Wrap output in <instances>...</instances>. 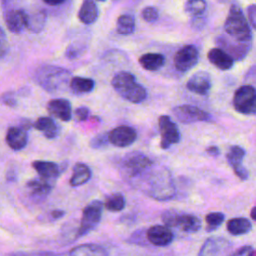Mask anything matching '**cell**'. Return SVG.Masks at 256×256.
<instances>
[{
	"mask_svg": "<svg viewBox=\"0 0 256 256\" xmlns=\"http://www.w3.org/2000/svg\"><path fill=\"white\" fill-rule=\"evenodd\" d=\"M124 178L145 195L158 200H170L175 195V185L169 170L155 164L145 154L133 151L121 160Z\"/></svg>",
	"mask_w": 256,
	"mask_h": 256,
	"instance_id": "obj_1",
	"label": "cell"
},
{
	"mask_svg": "<svg viewBox=\"0 0 256 256\" xmlns=\"http://www.w3.org/2000/svg\"><path fill=\"white\" fill-rule=\"evenodd\" d=\"M71 79L70 72L62 67L44 65L35 72L36 82L46 91L55 93L64 90Z\"/></svg>",
	"mask_w": 256,
	"mask_h": 256,
	"instance_id": "obj_2",
	"label": "cell"
},
{
	"mask_svg": "<svg viewBox=\"0 0 256 256\" xmlns=\"http://www.w3.org/2000/svg\"><path fill=\"white\" fill-rule=\"evenodd\" d=\"M114 90L125 100L141 103L147 97L146 89L136 81L135 76L127 71L117 73L111 81Z\"/></svg>",
	"mask_w": 256,
	"mask_h": 256,
	"instance_id": "obj_3",
	"label": "cell"
},
{
	"mask_svg": "<svg viewBox=\"0 0 256 256\" xmlns=\"http://www.w3.org/2000/svg\"><path fill=\"white\" fill-rule=\"evenodd\" d=\"M226 35L244 43L252 42V31L242 9L237 4H232L224 23Z\"/></svg>",
	"mask_w": 256,
	"mask_h": 256,
	"instance_id": "obj_4",
	"label": "cell"
},
{
	"mask_svg": "<svg viewBox=\"0 0 256 256\" xmlns=\"http://www.w3.org/2000/svg\"><path fill=\"white\" fill-rule=\"evenodd\" d=\"M102 210L103 203L99 200H94L84 207L81 222L76 232V238L89 233L98 225L102 217Z\"/></svg>",
	"mask_w": 256,
	"mask_h": 256,
	"instance_id": "obj_5",
	"label": "cell"
},
{
	"mask_svg": "<svg viewBox=\"0 0 256 256\" xmlns=\"http://www.w3.org/2000/svg\"><path fill=\"white\" fill-rule=\"evenodd\" d=\"M235 110L244 115H254L256 113V91L252 85L239 87L233 97Z\"/></svg>",
	"mask_w": 256,
	"mask_h": 256,
	"instance_id": "obj_6",
	"label": "cell"
},
{
	"mask_svg": "<svg viewBox=\"0 0 256 256\" xmlns=\"http://www.w3.org/2000/svg\"><path fill=\"white\" fill-rule=\"evenodd\" d=\"M232 243L223 237L208 238L202 245L198 256H231Z\"/></svg>",
	"mask_w": 256,
	"mask_h": 256,
	"instance_id": "obj_7",
	"label": "cell"
},
{
	"mask_svg": "<svg viewBox=\"0 0 256 256\" xmlns=\"http://www.w3.org/2000/svg\"><path fill=\"white\" fill-rule=\"evenodd\" d=\"M198 59V49L193 45H185L175 53L173 62L178 71L187 72L196 66Z\"/></svg>",
	"mask_w": 256,
	"mask_h": 256,
	"instance_id": "obj_8",
	"label": "cell"
},
{
	"mask_svg": "<svg viewBox=\"0 0 256 256\" xmlns=\"http://www.w3.org/2000/svg\"><path fill=\"white\" fill-rule=\"evenodd\" d=\"M216 43L218 44L219 48L224 50L233 60H241L243 59L251 48V43H244L236 41L230 38L228 35L219 36L216 39Z\"/></svg>",
	"mask_w": 256,
	"mask_h": 256,
	"instance_id": "obj_9",
	"label": "cell"
},
{
	"mask_svg": "<svg viewBox=\"0 0 256 256\" xmlns=\"http://www.w3.org/2000/svg\"><path fill=\"white\" fill-rule=\"evenodd\" d=\"M160 134H161V147L168 149L170 146L177 144L180 140V132L177 125L167 115H162L158 119Z\"/></svg>",
	"mask_w": 256,
	"mask_h": 256,
	"instance_id": "obj_10",
	"label": "cell"
},
{
	"mask_svg": "<svg viewBox=\"0 0 256 256\" xmlns=\"http://www.w3.org/2000/svg\"><path fill=\"white\" fill-rule=\"evenodd\" d=\"M172 111L178 121L185 124L208 121L210 119V115L206 111L192 105L176 106Z\"/></svg>",
	"mask_w": 256,
	"mask_h": 256,
	"instance_id": "obj_11",
	"label": "cell"
},
{
	"mask_svg": "<svg viewBox=\"0 0 256 256\" xmlns=\"http://www.w3.org/2000/svg\"><path fill=\"white\" fill-rule=\"evenodd\" d=\"M137 138V132L134 128L121 125L108 133V141L117 147H127L132 145Z\"/></svg>",
	"mask_w": 256,
	"mask_h": 256,
	"instance_id": "obj_12",
	"label": "cell"
},
{
	"mask_svg": "<svg viewBox=\"0 0 256 256\" xmlns=\"http://www.w3.org/2000/svg\"><path fill=\"white\" fill-rule=\"evenodd\" d=\"M246 152L244 148L238 145H233L229 148V151L227 153V161L234 170V173L238 178L241 180H246L249 177L248 170L243 166L242 162L244 159Z\"/></svg>",
	"mask_w": 256,
	"mask_h": 256,
	"instance_id": "obj_13",
	"label": "cell"
},
{
	"mask_svg": "<svg viewBox=\"0 0 256 256\" xmlns=\"http://www.w3.org/2000/svg\"><path fill=\"white\" fill-rule=\"evenodd\" d=\"M4 20L9 31L13 33L22 32L27 25V12L20 8L4 11Z\"/></svg>",
	"mask_w": 256,
	"mask_h": 256,
	"instance_id": "obj_14",
	"label": "cell"
},
{
	"mask_svg": "<svg viewBox=\"0 0 256 256\" xmlns=\"http://www.w3.org/2000/svg\"><path fill=\"white\" fill-rule=\"evenodd\" d=\"M189 91L199 94L207 95L211 88V78L206 71H197L194 73L186 83Z\"/></svg>",
	"mask_w": 256,
	"mask_h": 256,
	"instance_id": "obj_15",
	"label": "cell"
},
{
	"mask_svg": "<svg viewBox=\"0 0 256 256\" xmlns=\"http://www.w3.org/2000/svg\"><path fill=\"white\" fill-rule=\"evenodd\" d=\"M146 237L149 242L156 246H167L174 239V235L171 229L167 226L162 225H154L150 227L147 230Z\"/></svg>",
	"mask_w": 256,
	"mask_h": 256,
	"instance_id": "obj_16",
	"label": "cell"
},
{
	"mask_svg": "<svg viewBox=\"0 0 256 256\" xmlns=\"http://www.w3.org/2000/svg\"><path fill=\"white\" fill-rule=\"evenodd\" d=\"M47 110L49 114L61 121H69L72 118L71 104L67 99L58 98L52 99L47 103Z\"/></svg>",
	"mask_w": 256,
	"mask_h": 256,
	"instance_id": "obj_17",
	"label": "cell"
},
{
	"mask_svg": "<svg viewBox=\"0 0 256 256\" xmlns=\"http://www.w3.org/2000/svg\"><path fill=\"white\" fill-rule=\"evenodd\" d=\"M26 186L30 196L35 200H41L45 198L51 192L53 187L51 180L43 177L35 178L28 181Z\"/></svg>",
	"mask_w": 256,
	"mask_h": 256,
	"instance_id": "obj_18",
	"label": "cell"
},
{
	"mask_svg": "<svg viewBox=\"0 0 256 256\" xmlns=\"http://www.w3.org/2000/svg\"><path fill=\"white\" fill-rule=\"evenodd\" d=\"M28 141L27 133L21 127H10L6 133V143L13 150L23 149Z\"/></svg>",
	"mask_w": 256,
	"mask_h": 256,
	"instance_id": "obj_19",
	"label": "cell"
},
{
	"mask_svg": "<svg viewBox=\"0 0 256 256\" xmlns=\"http://www.w3.org/2000/svg\"><path fill=\"white\" fill-rule=\"evenodd\" d=\"M208 60L220 70H229L233 66V59L221 48H212L207 54Z\"/></svg>",
	"mask_w": 256,
	"mask_h": 256,
	"instance_id": "obj_20",
	"label": "cell"
},
{
	"mask_svg": "<svg viewBox=\"0 0 256 256\" xmlns=\"http://www.w3.org/2000/svg\"><path fill=\"white\" fill-rule=\"evenodd\" d=\"M175 227H179L186 233H195L201 228V220L193 214L178 212Z\"/></svg>",
	"mask_w": 256,
	"mask_h": 256,
	"instance_id": "obj_21",
	"label": "cell"
},
{
	"mask_svg": "<svg viewBox=\"0 0 256 256\" xmlns=\"http://www.w3.org/2000/svg\"><path fill=\"white\" fill-rule=\"evenodd\" d=\"M32 167L38 172L40 177L46 179H55L61 173V169L58 164L51 161L36 160L32 162Z\"/></svg>",
	"mask_w": 256,
	"mask_h": 256,
	"instance_id": "obj_22",
	"label": "cell"
},
{
	"mask_svg": "<svg viewBox=\"0 0 256 256\" xmlns=\"http://www.w3.org/2000/svg\"><path fill=\"white\" fill-rule=\"evenodd\" d=\"M98 7L94 0H83L78 12L79 20L84 24H92L98 18Z\"/></svg>",
	"mask_w": 256,
	"mask_h": 256,
	"instance_id": "obj_23",
	"label": "cell"
},
{
	"mask_svg": "<svg viewBox=\"0 0 256 256\" xmlns=\"http://www.w3.org/2000/svg\"><path fill=\"white\" fill-rule=\"evenodd\" d=\"M139 63L147 71H158L165 64V57L160 53H146L141 55Z\"/></svg>",
	"mask_w": 256,
	"mask_h": 256,
	"instance_id": "obj_24",
	"label": "cell"
},
{
	"mask_svg": "<svg viewBox=\"0 0 256 256\" xmlns=\"http://www.w3.org/2000/svg\"><path fill=\"white\" fill-rule=\"evenodd\" d=\"M33 126L41 131L43 135L48 139L55 138L59 133V127L51 117H40L38 118Z\"/></svg>",
	"mask_w": 256,
	"mask_h": 256,
	"instance_id": "obj_25",
	"label": "cell"
},
{
	"mask_svg": "<svg viewBox=\"0 0 256 256\" xmlns=\"http://www.w3.org/2000/svg\"><path fill=\"white\" fill-rule=\"evenodd\" d=\"M92 176L91 169L84 163H76L73 167V175L70 178V185L72 187H77L85 184L90 180Z\"/></svg>",
	"mask_w": 256,
	"mask_h": 256,
	"instance_id": "obj_26",
	"label": "cell"
},
{
	"mask_svg": "<svg viewBox=\"0 0 256 256\" xmlns=\"http://www.w3.org/2000/svg\"><path fill=\"white\" fill-rule=\"evenodd\" d=\"M69 256H107V252L96 244H82L72 248Z\"/></svg>",
	"mask_w": 256,
	"mask_h": 256,
	"instance_id": "obj_27",
	"label": "cell"
},
{
	"mask_svg": "<svg viewBox=\"0 0 256 256\" xmlns=\"http://www.w3.org/2000/svg\"><path fill=\"white\" fill-rule=\"evenodd\" d=\"M252 228L250 220L245 217L232 218L227 222V230L231 235L238 236L248 233Z\"/></svg>",
	"mask_w": 256,
	"mask_h": 256,
	"instance_id": "obj_28",
	"label": "cell"
},
{
	"mask_svg": "<svg viewBox=\"0 0 256 256\" xmlns=\"http://www.w3.org/2000/svg\"><path fill=\"white\" fill-rule=\"evenodd\" d=\"M69 86L75 94H85L91 92L95 87V82L91 78L75 76L71 77Z\"/></svg>",
	"mask_w": 256,
	"mask_h": 256,
	"instance_id": "obj_29",
	"label": "cell"
},
{
	"mask_svg": "<svg viewBox=\"0 0 256 256\" xmlns=\"http://www.w3.org/2000/svg\"><path fill=\"white\" fill-rule=\"evenodd\" d=\"M47 14L44 10H37L32 13H27V25L28 28L33 33L40 32L46 23Z\"/></svg>",
	"mask_w": 256,
	"mask_h": 256,
	"instance_id": "obj_30",
	"label": "cell"
},
{
	"mask_svg": "<svg viewBox=\"0 0 256 256\" xmlns=\"http://www.w3.org/2000/svg\"><path fill=\"white\" fill-rule=\"evenodd\" d=\"M135 30V20L131 15H121L116 22V31L121 35H130Z\"/></svg>",
	"mask_w": 256,
	"mask_h": 256,
	"instance_id": "obj_31",
	"label": "cell"
},
{
	"mask_svg": "<svg viewBox=\"0 0 256 256\" xmlns=\"http://www.w3.org/2000/svg\"><path fill=\"white\" fill-rule=\"evenodd\" d=\"M125 198L121 193H114L108 196L104 202V207L109 211H121L125 207Z\"/></svg>",
	"mask_w": 256,
	"mask_h": 256,
	"instance_id": "obj_32",
	"label": "cell"
},
{
	"mask_svg": "<svg viewBox=\"0 0 256 256\" xmlns=\"http://www.w3.org/2000/svg\"><path fill=\"white\" fill-rule=\"evenodd\" d=\"M206 6L205 0H187L184 9L192 16H200L205 12Z\"/></svg>",
	"mask_w": 256,
	"mask_h": 256,
	"instance_id": "obj_33",
	"label": "cell"
},
{
	"mask_svg": "<svg viewBox=\"0 0 256 256\" xmlns=\"http://www.w3.org/2000/svg\"><path fill=\"white\" fill-rule=\"evenodd\" d=\"M225 219V215L221 212H212L206 215L205 221H206V231L207 232H212L216 230L223 222Z\"/></svg>",
	"mask_w": 256,
	"mask_h": 256,
	"instance_id": "obj_34",
	"label": "cell"
},
{
	"mask_svg": "<svg viewBox=\"0 0 256 256\" xmlns=\"http://www.w3.org/2000/svg\"><path fill=\"white\" fill-rule=\"evenodd\" d=\"M86 45L81 43V42H72L68 45L66 51H65V56L69 60H74L78 57H80L85 51H86Z\"/></svg>",
	"mask_w": 256,
	"mask_h": 256,
	"instance_id": "obj_35",
	"label": "cell"
},
{
	"mask_svg": "<svg viewBox=\"0 0 256 256\" xmlns=\"http://www.w3.org/2000/svg\"><path fill=\"white\" fill-rule=\"evenodd\" d=\"M141 16H142V18H143L146 22L152 23V22H154V21H156V20L158 19L159 13H158V10H157L155 7L147 6V7H145V8L142 10Z\"/></svg>",
	"mask_w": 256,
	"mask_h": 256,
	"instance_id": "obj_36",
	"label": "cell"
},
{
	"mask_svg": "<svg viewBox=\"0 0 256 256\" xmlns=\"http://www.w3.org/2000/svg\"><path fill=\"white\" fill-rule=\"evenodd\" d=\"M9 50V42L5 32L0 27V58H3Z\"/></svg>",
	"mask_w": 256,
	"mask_h": 256,
	"instance_id": "obj_37",
	"label": "cell"
},
{
	"mask_svg": "<svg viewBox=\"0 0 256 256\" xmlns=\"http://www.w3.org/2000/svg\"><path fill=\"white\" fill-rule=\"evenodd\" d=\"M108 134H100L96 137H94L91 141V146L93 148H101L107 145L108 143Z\"/></svg>",
	"mask_w": 256,
	"mask_h": 256,
	"instance_id": "obj_38",
	"label": "cell"
},
{
	"mask_svg": "<svg viewBox=\"0 0 256 256\" xmlns=\"http://www.w3.org/2000/svg\"><path fill=\"white\" fill-rule=\"evenodd\" d=\"M0 102L3 104L9 106V107H15L17 105V100L12 92H6L0 96Z\"/></svg>",
	"mask_w": 256,
	"mask_h": 256,
	"instance_id": "obj_39",
	"label": "cell"
},
{
	"mask_svg": "<svg viewBox=\"0 0 256 256\" xmlns=\"http://www.w3.org/2000/svg\"><path fill=\"white\" fill-rule=\"evenodd\" d=\"M231 256H255V251L252 246H243L236 250Z\"/></svg>",
	"mask_w": 256,
	"mask_h": 256,
	"instance_id": "obj_40",
	"label": "cell"
},
{
	"mask_svg": "<svg viewBox=\"0 0 256 256\" xmlns=\"http://www.w3.org/2000/svg\"><path fill=\"white\" fill-rule=\"evenodd\" d=\"M89 109L85 106H81V107H78L76 110H75V118L77 121H85L88 117H89Z\"/></svg>",
	"mask_w": 256,
	"mask_h": 256,
	"instance_id": "obj_41",
	"label": "cell"
},
{
	"mask_svg": "<svg viewBox=\"0 0 256 256\" xmlns=\"http://www.w3.org/2000/svg\"><path fill=\"white\" fill-rule=\"evenodd\" d=\"M247 14H248V20L250 21V24L252 28L256 27V5L251 4L247 7Z\"/></svg>",
	"mask_w": 256,
	"mask_h": 256,
	"instance_id": "obj_42",
	"label": "cell"
},
{
	"mask_svg": "<svg viewBox=\"0 0 256 256\" xmlns=\"http://www.w3.org/2000/svg\"><path fill=\"white\" fill-rule=\"evenodd\" d=\"M21 0H0L1 5L3 7V10H10V9H14V6L19 3Z\"/></svg>",
	"mask_w": 256,
	"mask_h": 256,
	"instance_id": "obj_43",
	"label": "cell"
},
{
	"mask_svg": "<svg viewBox=\"0 0 256 256\" xmlns=\"http://www.w3.org/2000/svg\"><path fill=\"white\" fill-rule=\"evenodd\" d=\"M206 152L211 156H218L220 154V150L217 146H209L206 148Z\"/></svg>",
	"mask_w": 256,
	"mask_h": 256,
	"instance_id": "obj_44",
	"label": "cell"
},
{
	"mask_svg": "<svg viewBox=\"0 0 256 256\" xmlns=\"http://www.w3.org/2000/svg\"><path fill=\"white\" fill-rule=\"evenodd\" d=\"M42 1L49 6H58L63 4L66 0H42Z\"/></svg>",
	"mask_w": 256,
	"mask_h": 256,
	"instance_id": "obj_45",
	"label": "cell"
},
{
	"mask_svg": "<svg viewBox=\"0 0 256 256\" xmlns=\"http://www.w3.org/2000/svg\"><path fill=\"white\" fill-rule=\"evenodd\" d=\"M65 215V212L63 210H53L51 212V217L53 219H59Z\"/></svg>",
	"mask_w": 256,
	"mask_h": 256,
	"instance_id": "obj_46",
	"label": "cell"
},
{
	"mask_svg": "<svg viewBox=\"0 0 256 256\" xmlns=\"http://www.w3.org/2000/svg\"><path fill=\"white\" fill-rule=\"evenodd\" d=\"M31 126H32L31 121H30V120H27V119H24V120H22V122H21V124H20L19 127H21L22 129H24L25 131H27L28 129L31 128Z\"/></svg>",
	"mask_w": 256,
	"mask_h": 256,
	"instance_id": "obj_47",
	"label": "cell"
},
{
	"mask_svg": "<svg viewBox=\"0 0 256 256\" xmlns=\"http://www.w3.org/2000/svg\"><path fill=\"white\" fill-rule=\"evenodd\" d=\"M8 256H30V255H28V254H26V253L20 252V253H12V254H9Z\"/></svg>",
	"mask_w": 256,
	"mask_h": 256,
	"instance_id": "obj_48",
	"label": "cell"
},
{
	"mask_svg": "<svg viewBox=\"0 0 256 256\" xmlns=\"http://www.w3.org/2000/svg\"><path fill=\"white\" fill-rule=\"evenodd\" d=\"M251 218L253 220H256V217H255V207H253L252 210H251Z\"/></svg>",
	"mask_w": 256,
	"mask_h": 256,
	"instance_id": "obj_49",
	"label": "cell"
},
{
	"mask_svg": "<svg viewBox=\"0 0 256 256\" xmlns=\"http://www.w3.org/2000/svg\"><path fill=\"white\" fill-rule=\"evenodd\" d=\"M98 1H102V2H103V1H105V0H98Z\"/></svg>",
	"mask_w": 256,
	"mask_h": 256,
	"instance_id": "obj_50",
	"label": "cell"
}]
</instances>
